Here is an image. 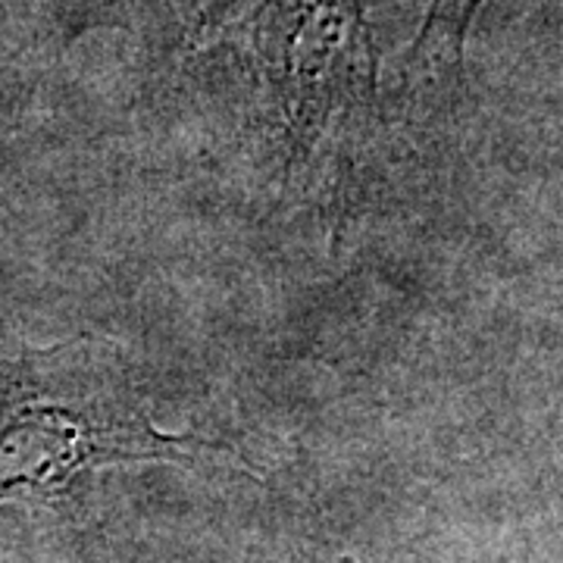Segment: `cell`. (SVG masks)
Here are the masks:
<instances>
[{
  "label": "cell",
  "mask_w": 563,
  "mask_h": 563,
  "mask_svg": "<svg viewBox=\"0 0 563 563\" xmlns=\"http://www.w3.org/2000/svg\"><path fill=\"white\" fill-rule=\"evenodd\" d=\"M485 0H429L417 35L404 54V85H432L457 76L470 29Z\"/></svg>",
  "instance_id": "cell-3"
},
{
  "label": "cell",
  "mask_w": 563,
  "mask_h": 563,
  "mask_svg": "<svg viewBox=\"0 0 563 563\" xmlns=\"http://www.w3.org/2000/svg\"><path fill=\"white\" fill-rule=\"evenodd\" d=\"M81 3L85 10H91V13H98V16H110V20H147V16H154V13H173L179 3L185 0H76Z\"/></svg>",
  "instance_id": "cell-4"
},
{
  "label": "cell",
  "mask_w": 563,
  "mask_h": 563,
  "mask_svg": "<svg viewBox=\"0 0 563 563\" xmlns=\"http://www.w3.org/2000/svg\"><path fill=\"white\" fill-rule=\"evenodd\" d=\"M217 38L257 81L288 181L376 120L379 54L366 0H257Z\"/></svg>",
  "instance_id": "cell-2"
},
{
  "label": "cell",
  "mask_w": 563,
  "mask_h": 563,
  "mask_svg": "<svg viewBox=\"0 0 563 563\" xmlns=\"http://www.w3.org/2000/svg\"><path fill=\"white\" fill-rule=\"evenodd\" d=\"M247 463L217 439L161 429L101 339L22 347L0 366V504L54 501L103 466Z\"/></svg>",
  "instance_id": "cell-1"
}]
</instances>
